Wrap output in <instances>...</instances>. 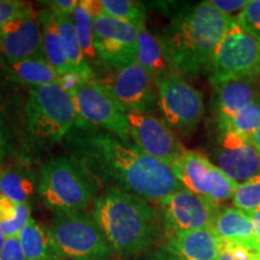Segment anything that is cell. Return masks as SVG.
<instances>
[{
  "label": "cell",
  "instance_id": "cell-1",
  "mask_svg": "<svg viewBox=\"0 0 260 260\" xmlns=\"http://www.w3.org/2000/svg\"><path fill=\"white\" fill-rule=\"evenodd\" d=\"M65 146L95 186L128 191L147 201H160L183 188L168 164L79 119L65 138Z\"/></svg>",
  "mask_w": 260,
  "mask_h": 260
},
{
  "label": "cell",
  "instance_id": "cell-2",
  "mask_svg": "<svg viewBox=\"0 0 260 260\" xmlns=\"http://www.w3.org/2000/svg\"><path fill=\"white\" fill-rule=\"evenodd\" d=\"M233 19L210 2L199 3L172 19L161 41L174 73L194 77L207 71Z\"/></svg>",
  "mask_w": 260,
  "mask_h": 260
},
{
  "label": "cell",
  "instance_id": "cell-3",
  "mask_svg": "<svg viewBox=\"0 0 260 260\" xmlns=\"http://www.w3.org/2000/svg\"><path fill=\"white\" fill-rule=\"evenodd\" d=\"M93 218L116 254L147 251L157 241L159 218L147 200L121 189H106L94 201Z\"/></svg>",
  "mask_w": 260,
  "mask_h": 260
},
{
  "label": "cell",
  "instance_id": "cell-4",
  "mask_svg": "<svg viewBox=\"0 0 260 260\" xmlns=\"http://www.w3.org/2000/svg\"><path fill=\"white\" fill-rule=\"evenodd\" d=\"M77 121L73 96L58 83L29 87L25 129L35 147L46 148L63 141Z\"/></svg>",
  "mask_w": 260,
  "mask_h": 260
},
{
  "label": "cell",
  "instance_id": "cell-5",
  "mask_svg": "<svg viewBox=\"0 0 260 260\" xmlns=\"http://www.w3.org/2000/svg\"><path fill=\"white\" fill-rule=\"evenodd\" d=\"M95 183L69 155H58L44 165L38 190L54 213L83 212L95 195Z\"/></svg>",
  "mask_w": 260,
  "mask_h": 260
},
{
  "label": "cell",
  "instance_id": "cell-6",
  "mask_svg": "<svg viewBox=\"0 0 260 260\" xmlns=\"http://www.w3.org/2000/svg\"><path fill=\"white\" fill-rule=\"evenodd\" d=\"M50 232L63 260H111L116 254L95 220L84 212L54 213Z\"/></svg>",
  "mask_w": 260,
  "mask_h": 260
},
{
  "label": "cell",
  "instance_id": "cell-7",
  "mask_svg": "<svg viewBox=\"0 0 260 260\" xmlns=\"http://www.w3.org/2000/svg\"><path fill=\"white\" fill-rule=\"evenodd\" d=\"M210 81L256 80L260 77V41L236 18L217 46L207 68Z\"/></svg>",
  "mask_w": 260,
  "mask_h": 260
},
{
  "label": "cell",
  "instance_id": "cell-8",
  "mask_svg": "<svg viewBox=\"0 0 260 260\" xmlns=\"http://www.w3.org/2000/svg\"><path fill=\"white\" fill-rule=\"evenodd\" d=\"M77 119L130 142L126 112L104 83L90 80L73 96Z\"/></svg>",
  "mask_w": 260,
  "mask_h": 260
},
{
  "label": "cell",
  "instance_id": "cell-9",
  "mask_svg": "<svg viewBox=\"0 0 260 260\" xmlns=\"http://www.w3.org/2000/svg\"><path fill=\"white\" fill-rule=\"evenodd\" d=\"M154 82L165 122L184 133L191 132L204 116L203 94L175 73L158 77Z\"/></svg>",
  "mask_w": 260,
  "mask_h": 260
},
{
  "label": "cell",
  "instance_id": "cell-10",
  "mask_svg": "<svg viewBox=\"0 0 260 260\" xmlns=\"http://www.w3.org/2000/svg\"><path fill=\"white\" fill-rule=\"evenodd\" d=\"M171 169L182 187L218 205L233 199L239 186L199 152L186 149Z\"/></svg>",
  "mask_w": 260,
  "mask_h": 260
},
{
  "label": "cell",
  "instance_id": "cell-11",
  "mask_svg": "<svg viewBox=\"0 0 260 260\" xmlns=\"http://www.w3.org/2000/svg\"><path fill=\"white\" fill-rule=\"evenodd\" d=\"M167 235L181 232L212 229L220 207L193 191L181 188L158 201Z\"/></svg>",
  "mask_w": 260,
  "mask_h": 260
},
{
  "label": "cell",
  "instance_id": "cell-12",
  "mask_svg": "<svg viewBox=\"0 0 260 260\" xmlns=\"http://www.w3.org/2000/svg\"><path fill=\"white\" fill-rule=\"evenodd\" d=\"M138 25L100 15L94 18V46L99 59L117 71L134 64L138 58Z\"/></svg>",
  "mask_w": 260,
  "mask_h": 260
},
{
  "label": "cell",
  "instance_id": "cell-13",
  "mask_svg": "<svg viewBox=\"0 0 260 260\" xmlns=\"http://www.w3.org/2000/svg\"><path fill=\"white\" fill-rule=\"evenodd\" d=\"M130 138L134 145L149 157L171 167L186 149L171 126L152 112H126Z\"/></svg>",
  "mask_w": 260,
  "mask_h": 260
},
{
  "label": "cell",
  "instance_id": "cell-14",
  "mask_svg": "<svg viewBox=\"0 0 260 260\" xmlns=\"http://www.w3.org/2000/svg\"><path fill=\"white\" fill-rule=\"evenodd\" d=\"M217 167L237 184L260 176V154L249 139L220 130L213 151Z\"/></svg>",
  "mask_w": 260,
  "mask_h": 260
},
{
  "label": "cell",
  "instance_id": "cell-15",
  "mask_svg": "<svg viewBox=\"0 0 260 260\" xmlns=\"http://www.w3.org/2000/svg\"><path fill=\"white\" fill-rule=\"evenodd\" d=\"M0 56L8 63L45 57L40 19L34 9L0 29Z\"/></svg>",
  "mask_w": 260,
  "mask_h": 260
},
{
  "label": "cell",
  "instance_id": "cell-16",
  "mask_svg": "<svg viewBox=\"0 0 260 260\" xmlns=\"http://www.w3.org/2000/svg\"><path fill=\"white\" fill-rule=\"evenodd\" d=\"M104 84L111 90L125 112H151L157 102L154 80L136 61L117 71L110 82Z\"/></svg>",
  "mask_w": 260,
  "mask_h": 260
},
{
  "label": "cell",
  "instance_id": "cell-17",
  "mask_svg": "<svg viewBox=\"0 0 260 260\" xmlns=\"http://www.w3.org/2000/svg\"><path fill=\"white\" fill-rule=\"evenodd\" d=\"M162 248L183 260H218L222 243L212 229H200L169 234Z\"/></svg>",
  "mask_w": 260,
  "mask_h": 260
},
{
  "label": "cell",
  "instance_id": "cell-18",
  "mask_svg": "<svg viewBox=\"0 0 260 260\" xmlns=\"http://www.w3.org/2000/svg\"><path fill=\"white\" fill-rule=\"evenodd\" d=\"M210 82L214 90L219 128L226 125L240 110L260 98L259 87L256 86L255 80H226Z\"/></svg>",
  "mask_w": 260,
  "mask_h": 260
},
{
  "label": "cell",
  "instance_id": "cell-19",
  "mask_svg": "<svg viewBox=\"0 0 260 260\" xmlns=\"http://www.w3.org/2000/svg\"><path fill=\"white\" fill-rule=\"evenodd\" d=\"M212 230L224 242L251 241L256 237L251 214L236 207H222L217 214Z\"/></svg>",
  "mask_w": 260,
  "mask_h": 260
},
{
  "label": "cell",
  "instance_id": "cell-20",
  "mask_svg": "<svg viewBox=\"0 0 260 260\" xmlns=\"http://www.w3.org/2000/svg\"><path fill=\"white\" fill-rule=\"evenodd\" d=\"M136 63L141 65L154 81L158 77L174 73L161 39L148 31L146 25L139 32Z\"/></svg>",
  "mask_w": 260,
  "mask_h": 260
},
{
  "label": "cell",
  "instance_id": "cell-21",
  "mask_svg": "<svg viewBox=\"0 0 260 260\" xmlns=\"http://www.w3.org/2000/svg\"><path fill=\"white\" fill-rule=\"evenodd\" d=\"M25 260H63L54 247L50 228L30 219L18 235Z\"/></svg>",
  "mask_w": 260,
  "mask_h": 260
},
{
  "label": "cell",
  "instance_id": "cell-22",
  "mask_svg": "<svg viewBox=\"0 0 260 260\" xmlns=\"http://www.w3.org/2000/svg\"><path fill=\"white\" fill-rule=\"evenodd\" d=\"M38 16L40 19L42 48H44L45 58H46L48 64L59 75L68 73L71 70V68L68 63L67 57H65L56 17L48 9L39 11Z\"/></svg>",
  "mask_w": 260,
  "mask_h": 260
},
{
  "label": "cell",
  "instance_id": "cell-23",
  "mask_svg": "<svg viewBox=\"0 0 260 260\" xmlns=\"http://www.w3.org/2000/svg\"><path fill=\"white\" fill-rule=\"evenodd\" d=\"M9 73L17 82L28 87L57 83L59 77V74L48 64L45 57H32L9 63Z\"/></svg>",
  "mask_w": 260,
  "mask_h": 260
},
{
  "label": "cell",
  "instance_id": "cell-24",
  "mask_svg": "<svg viewBox=\"0 0 260 260\" xmlns=\"http://www.w3.org/2000/svg\"><path fill=\"white\" fill-rule=\"evenodd\" d=\"M35 191V178L27 169L19 167L0 170V195L17 204H29Z\"/></svg>",
  "mask_w": 260,
  "mask_h": 260
},
{
  "label": "cell",
  "instance_id": "cell-25",
  "mask_svg": "<svg viewBox=\"0 0 260 260\" xmlns=\"http://www.w3.org/2000/svg\"><path fill=\"white\" fill-rule=\"evenodd\" d=\"M54 17L57 21L65 57H67L71 70L79 71V73H82L89 79H92L93 70L87 61L86 57H84L82 50H81L79 41H77L71 16H54Z\"/></svg>",
  "mask_w": 260,
  "mask_h": 260
},
{
  "label": "cell",
  "instance_id": "cell-26",
  "mask_svg": "<svg viewBox=\"0 0 260 260\" xmlns=\"http://www.w3.org/2000/svg\"><path fill=\"white\" fill-rule=\"evenodd\" d=\"M31 209L29 204H17L0 195V226L8 237H18L30 222Z\"/></svg>",
  "mask_w": 260,
  "mask_h": 260
},
{
  "label": "cell",
  "instance_id": "cell-27",
  "mask_svg": "<svg viewBox=\"0 0 260 260\" xmlns=\"http://www.w3.org/2000/svg\"><path fill=\"white\" fill-rule=\"evenodd\" d=\"M71 18H73L77 41L87 61H95L99 57L94 46V17L80 2L71 15Z\"/></svg>",
  "mask_w": 260,
  "mask_h": 260
},
{
  "label": "cell",
  "instance_id": "cell-28",
  "mask_svg": "<svg viewBox=\"0 0 260 260\" xmlns=\"http://www.w3.org/2000/svg\"><path fill=\"white\" fill-rule=\"evenodd\" d=\"M102 15L119 19L123 22L142 25L146 21L145 8L132 0H99Z\"/></svg>",
  "mask_w": 260,
  "mask_h": 260
},
{
  "label": "cell",
  "instance_id": "cell-29",
  "mask_svg": "<svg viewBox=\"0 0 260 260\" xmlns=\"http://www.w3.org/2000/svg\"><path fill=\"white\" fill-rule=\"evenodd\" d=\"M260 128V98L240 110L220 130H232L237 135L251 140Z\"/></svg>",
  "mask_w": 260,
  "mask_h": 260
},
{
  "label": "cell",
  "instance_id": "cell-30",
  "mask_svg": "<svg viewBox=\"0 0 260 260\" xmlns=\"http://www.w3.org/2000/svg\"><path fill=\"white\" fill-rule=\"evenodd\" d=\"M234 206L245 212H254L260 209V176L239 184L233 197Z\"/></svg>",
  "mask_w": 260,
  "mask_h": 260
},
{
  "label": "cell",
  "instance_id": "cell-31",
  "mask_svg": "<svg viewBox=\"0 0 260 260\" xmlns=\"http://www.w3.org/2000/svg\"><path fill=\"white\" fill-rule=\"evenodd\" d=\"M240 25L260 41V0H249L248 5L236 17Z\"/></svg>",
  "mask_w": 260,
  "mask_h": 260
},
{
  "label": "cell",
  "instance_id": "cell-32",
  "mask_svg": "<svg viewBox=\"0 0 260 260\" xmlns=\"http://www.w3.org/2000/svg\"><path fill=\"white\" fill-rule=\"evenodd\" d=\"M220 243L235 260H260V241L258 239L240 242L220 241Z\"/></svg>",
  "mask_w": 260,
  "mask_h": 260
},
{
  "label": "cell",
  "instance_id": "cell-33",
  "mask_svg": "<svg viewBox=\"0 0 260 260\" xmlns=\"http://www.w3.org/2000/svg\"><path fill=\"white\" fill-rule=\"evenodd\" d=\"M31 9V5L19 0H0V29L18 16L27 14Z\"/></svg>",
  "mask_w": 260,
  "mask_h": 260
},
{
  "label": "cell",
  "instance_id": "cell-34",
  "mask_svg": "<svg viewBox=\"0 0 260 260\" xmlns=\"http://www.w3.org/2000/svg\"><path fill=\"white\" fill-rule=\"evenodd\" d=\"M89 79L88 76L82 73H79V71L75 70H69L68 73L60 74L59 77H58V84L63 88L68 94H70L71 96H74L75 94L77 93L81 87L83 86L84 83H87Z\"/></svg>",
  "mask_w": 260,
  "mask_h": 260
},
{
  "label": "cell",
  "instance_id": "cell-35",
  "mask_svg": "<svg viewBox=\"0 0 260 260\" xmlns=\"http://www.w3.org/2000/svg\"><path fill=\"white\" fill-rule=\"evenodd\" d=\"M211 5L214 9L218 10L223 15L228 16V17H236L243 11V9L248 5L249 0H210Z\"/></svg>",
  "mask_w": 260,
  "mask_h": 260
},
{
  "label": "cell",
  "instance_id": "cell-36",
  "mask_svg": "<svg viewBox=\"0 0 260 260\" xmlns=\"http://www.w3.org/2000/svg\"><path fill=\"white\" fill-rule=\"evenodd\" d=\"M0 260H25L18 237H8L0 249Z\"/></svg>",
  "mask_w": 260,
  "mask_h": 260
},
{
  "label": "cell",
  "instance_id": "cell-37",
  "mask_svg": "<svg viewBox=\"0 0 260 260\" xmlns=\"http://www.w3.org/2000/svg\"><path fill=\"white\" fill-rule=\"evenodd\" d=\"M79 3L77 0H51L45 4L54 16H71Z\"/></svg>",
  "mask_w": 260,
  "mask_h": 260
},
{
  "label": "cell",
  "instance_id": "cell-38",
  "mask_svg": "<svg viewBox=\"0 0 260 260\" xmlns=\"http://www.w3.org/2000/svg\"><path fill=\"white\" fill-rule=\"evenodd\" d=\"M147 260H183V259L178 258V256L171 254V253L165 251L164 248H161L159 249V251H155L152 253V254L147 258Z\"/></svg>",
  "mask_w": 260,
  "mask_h": 260
},
{
  "label": "cell",
  "instance_id": "cell-39",
  "mask_svg": "<svg viewBox=\"0 0 260 260\" xmlns=\"http://www.w3.org/2000/svg\"><path fill=\"white\" fill-rule=\"evenodd\" d=\"M9 152V144L8 139H6L4 126H3V123L0 121V158H4Z\"/></svg>",
  "mask_w": 260,
  "mask_h": 260
},
{
  "label": "cell",
  "instance_id": "cell-40",
  "mask_svg": "<svg viewBox=\"0 0 260 260\" xmlns=\"http://www.w3.org/2000/svg\"><path fill=\"white\" fill-rule=\"evenodd\" d=\"M249 214H251L253 225H254L256 237H258V240L260 241V209L254 211V212H251Z\"/></svg>",
  "mask_w": 260,
  "mask_h": 260
},
{
  "label": "cell",
  "instance_id": "cell-41",
  "mask_svg": "<svg viewBox=\"0 0 260 260\" xmlns=\"http://www.w3.org/2000/svg\"><path fill=\"white\" fill-rule=\"evenodd\" d=\"M251 141L253 142V145L255 146V148H256V151L259 152V154H260V128L256 130L255 132V134L252 136L251 138Z\"/></svg>",
  "mask_w": 260,
  "mask_h": 260
},
{
  "label": "cell",
  "instance_id": "cell-42",
  "mask_svg": "<svg viewBox=\"0 0 260 260\" xmlns=\"http://www.w3.org/2000/svg\"><path fill=\"white\" fill-rule=\"evenodd\" d=\"M218 260H235V259H234L233 255L230 254V253L228 252L226 249L222 246V248H220V253H219Z\"/></svg>",
  "mask_w": 260,
  "mask_h": 260
},
{
  "label": "cell",
  "instance_id": "cell-43",
  "mask_svg": "<svg viewBox=\"0 0 260 260\" xmlns=\"http://www.w3.org/2000/svg\"><path fill=\"white\" fill-rule=\"evenodd\" d=\"M5 240H6V236H5V234H4V232H3L2 226H0V249H2V247H3V245H4Z\"/></svg>",
  "mask_w": 260,
  "mask_h": 260
},
{
  "label": "cell",
  "instance_id": "cell-44",
  "mask_svg": "<svg viewBox=\"0 0 260 260\" xmlns=\"http://www.w3.org/2000/svg\"><path fill=\"white\" fill-rule=\"evenodd\" d=\"M3 169V165H2V158H0V170Z\"/></svg>",
  "mask_w": 260,
  "mask_h": 260
}]
</instances>
